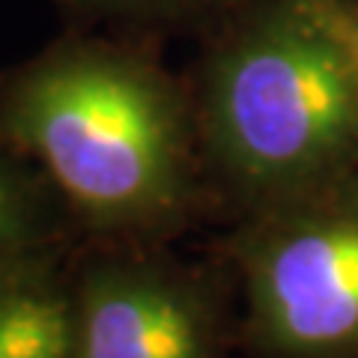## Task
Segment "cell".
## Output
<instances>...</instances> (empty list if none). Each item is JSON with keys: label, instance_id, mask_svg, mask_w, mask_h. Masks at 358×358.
<instances>
[{"label": "cell", "instance_id": "obj_1", "mask_svg": "<svg viewBox=\"0 0 358 358\" xmlns=\"http://www.w3.org/2000/svg\"><path fill=\"white\" fill-rule=\"evenodd\" d=\"M0 143L102 245H164L212 206L192 90L155 42L66 27L0 72Z\"/></svg>", "mask_w": 358, "mask_h": 358}, {"label": "cell", "instance_id": "obj_2", "mask_svg": "<svg viewBox=\"0 0 358 358\" xmlns=\"http://www.w3.org/2000/svg\"><path fill=\"white\" fill-rule=\"evenodd\" d=\"M343 0H236L192 90L209 200L233 221L358 173V60Z\"/></svg>", "mask_w": 358, "mask_h": 358}, {"label": "cell", "instance_id": "obj_3", "mask_svg": "<svg viewBox=\"0 0 358 358\" xmlns=\"http://www.w3.org/2000/svg\"><path fill=\"white\" fill-rule=\"evenodd\" d=\"M227 257L257 358H358V173L233 221Z\"/></svg>", "mask_w": 358, "mask_h": 358}, {"label": "cell", "instance_id": "obj_4", "mask_svg": "<svg viewBox=\"0 0 358 358\" xmlns=\"http://www.w3.org/2000/svg\"><path fill=\"white\" fill-rule=\"evenodd\" d=\"M72 358H227L221 287L164 245H105L72 272Z\"/></svg>", "mask_w": 358, "mask_h": 358}, {"label": "cell", "instance_id": "obj_5", "mask_svg": "<svg viewBox=\"0 0 358 358\" xmlns=\"http://www.w3.org/2000/svg\"><path fill=\"white\" fill-rule=\"evenodd\" d=\"M75 287L60 257L0 278V358H72Z\"/></svg>", "mask_w": 358, "mask_h": 358}, {"label": "cell", "instance_id": "obj_6", "mask_svg": "<svg viewBox=\"0 0 358 358\" xmlns=\"http://www.w3.org/2000/svg\"><path fill=\"white\" fill-rule=\"evenodd\" d=\"M75 230L69 209L33 162L0 143V278L60 257Z\"/></svg>", "mask_w": 358, "mask_h": 358}, {"label": "cell", "instance_id": "obj_7", "mask_svg": "<svg viewBox=\"0 0 358 358\" xmlns=\"http://www.w3.org/2000/svg\"><path fill=\"white\" fill-rule=\"evenodd\" d=\"M66 27L102 30L162 45L200 39L236 0H54Z\"/></svg>", "mask_w": 358, "mask_h": 358}]
</instances>
